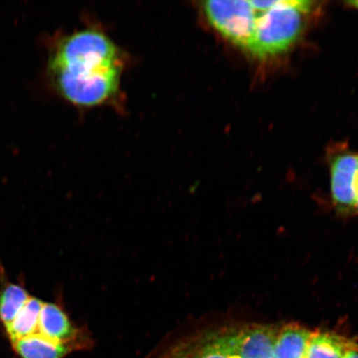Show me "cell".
<instances>
[{
  "label": "cell",
  "mask_w": 358,
  "mask_h": 358,
  "mask_svg": "<svg viewBox=\"0 0 358 358\" xmlns=\"http://www.w3.org/2000/svg\"><path fill=\"white\" fill-rule=\"evenodd\" d=\"M124 61L120 48L106 34L85 29L58 38L47 64L55 92L71 104H106L120 92Z\"/></svg>",
  "instance_id": "obj_1"
},
{
  "label": "cell",
  "mask_w": 358,
  "mask_h": 358,
  "mask_svg": "<svg viewBox=\"0 0 358 358\" xmlns=\"http://www.w3.org/2000/svg\"><path fill=\"white\" fill-rule=\"evenodd\" d=\"M313 4L307 0H279L266 12L255 11L257 19L248 50L259 58L287 50L302 33L303 15L310 12Z\"/></svg>",
  "instance_id": "obj_2"
},
{
  "label": "cell",
  "mask_w": 358,
  "mask_h": 358,
  "mask_svg": "<svg viewBox=\"0 0 358 358\" xmlns=\"http://www.w3.org/2000/svg\"><path fill=\"white\" fill-rule=\"evenodd\" d=\"M205 19L228 41L248 49L257 15L246 0H210L201 3Z\"/></svg>",
  "instance_id": "obj_3"
},
{
  "label": "cell",
  "mask_w": 358,
  "mask_h": 358,
  "mask_svg": "<svg viewBox=\"0 0 358 358\" xmlns=\"http://www.w3.org/2000/svg\"><path fill=\"white\" fill-rule=\"evenodd\" d=\"M38 333L55 341L66 344L75 352L93 346L91 334L86 328L75 325L59 304L44 302L40 313Z\"/></svg>",
  "instance_id": "obj_4"
},
{
  "label": "cell",
  "mask_w": 358,
  "mask_h": 358,
  "mask_svg": "<svg viewBox=\"0 0 358 358\" xmlns=\"http://www.w3.org/2000/svg\"><path fill=\"white\" fill-rule=\"evenodd\" d=\"M331 189L336 207L342 213L356 208L358 198V155L336 157L331 167Z\"/></svg>",
  "instance_id": "obj_5"
},
{
  "label": "cell",
  "mask_w": 358,
  "mask_h": 358,
  "mask_svg": "<svg viewBox=\"0 0 358 358\" xmlns=\"http://www.w3.org/2000/svg\"><path fill=\"white\" fill-rule=\"evenodd\" d=\"M279 331L271 326L250 325L237 328L239 358H274Z\"/></svg>",
  "instance_id": "obj_6"
},
{
  "label": "cell",
  "mask_w": 358,
  "mask_h": 358,
  "mask_svg": "<svg viewBox=\"0 0 358 358\" xmlns=\"http://www.w3.org/2000/svg\"><path fill=\"white\" fill-rule=\"evenodd\" d=\"M13 345L21 358H64L75 352L66 344L55 341L39 333L17 340Z\"/></svg>",
  "instance_id": "obj_7"
},
{
  "label": "cell",
  "mask_w": 358,
  "mask_h": 358,
  "mask_svg": "<svg viewBox=\"0 0 358 358\" xmlns=\"http://www.w3.org/2000/svg\"><path fill=\"white\" fill-rule=\"evenodd\" d=\"M311 335V331L301 326L284 327L277 335L274 358H307Z\"/></svg>",
  "instance_id": "obj_8"
},
{
  "label": "cell",
  "mask_w": 358,
  "mask_h": 358,
  "mask_svg": "<svg viewBox=\"0 0 358 358\" xmlns=\"http://www.w3.org/2000/svg\"><path fill=\"white\" fill-rule=\"evenodd\" d=\"M43 303L41 299L31 297L12 323L4 327L12 343L38 333L40 313Z\"/></svg>",
  "instance_id": "obj_9"
},
{
  "label": "cell",
  "mask_w": 358,
  "mask_h": 358,
  "mask_svg": "<svg viewBox=\"0 0 358 358\" xmlns=\"http://www.w3.org/2000/svg\"><path fill=\"white\" fill-rule=\"evenodd\" d=\"M31 294L24 286L6 281L0 289V322L6 327L12 323L30 299Z\"/></svg>",
  "instance_id": "obj_10"
},
{
  "label": "cell",
  "mask_w": 358,
  "mask_h": 358,
  "mask_svg": "<svg viewBox=\"0 0 358 358\" xmlns=\"http://www.w3.org/2000/svg\"><path fill=\"white\" fill-rule=\"evenodd\" d=\"M351 341L329 333H313L307 358H343Z\"/></svg>",
  "instance_id": "obj_11"
},
{
  "label": "cell",
  "mask_w": 358,
  "mask_h": 358,
  "mask_svg": "<svg viewBox=\"0 0 358 358\" xmlns=\"http://www.w3.org/2000/svg\"><path fill=\"white\" fill-rule=\"evenodd\" d=\"M343 358H358V345L352 342L349 344Z\"/></svg>",
  "instance_id": "obj_12"
},
{
  "label": "cell",
  "mask_w": 358,
  "mask_h": 358,
  "mask_svg": "<svg viewBox=\"0 0 358 358\" xmlns=\"http://www.w3.org/2000/svg\"><path fill=\"white\" fill-rule=\"evenodd\" d=\"M349 3H350L352 6L358 8V1H351L349 2Z\"/></svg>",
  "instance_id": "obj_13"
},
{
  "label": "cell",
  "mask_w": 358,
  "mask_h": 358,
  "mask_svg": "<svg viewBox=\"0 0 358 358\" xmlns=\"http://www.w3.org/2000/svg\"><path fill=\"white\" fill-rule=\"evenodd\" d=\"M356 209H357V211L358 212V198H357V205H356Z\"/></svg>",
  "instance_id": "obj_14"
}]
</instances>
